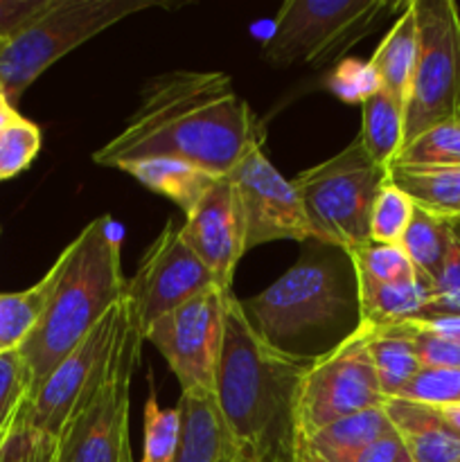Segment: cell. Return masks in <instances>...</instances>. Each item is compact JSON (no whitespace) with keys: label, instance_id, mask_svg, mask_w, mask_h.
<instances>
[{"label":"cell","instance_id":"cell-1","mask_svg":"<svg viewBox=\"0 0 460 462\" xmlns=\"http://www.w3.org/2000/svg\"><path fill=\"white\" fill-rule=\"evenodd\" d=\"M264 143V126L233 79L216 70H170L152 77L120 134L93 153L102 167L176 158L228 176Z\"/></svg>","mask_w":460,"mask_h":462},{"label":"cell","instance_id":"cell-2","mask_svg":"<svg viewBox=\"0 0 460 462\" xmlns=\"http://www.w3.org/2000/svg\"><path fill=\"white\" fill-rule=\"evenodd\" d=\"M314 356L262 337L235 293L225 296L215 397L233 440L264 462H291L293 402Z\"/></svg>","mask_w":460,"mask_h":462},{"label":"cell","instance_id":"cell-3","mask_svg":"<svg viewBox=\"0 0 460 462\" xmlns=\"http://www.w3.org/2000/svg\"><path fill=\"white\" fill-rule=\"evenodd\" d=\"M52 289L39 323L18 352L32 379V395L63 356L124 298L120 235L111 217L90 221L52 266Z\"/></svg>","mask_w":460,"mask_h":462},{"label":"cell","instance_id":"cell-4","mask_svg":"<svg viewBox=\"0 0 460 462\" xmlns=\"http://www.w3.org/2000/svg\"><path fill=\"white\" fill-rule=\"evenodd\" d=\"M161 0H52L43 14L0 45V95L16 104L23 90L52 63L95 39L115 23Z\"/></svg>","mask_w":460,"mask_h":462},{"label":"cell","instance_id":"cell-5","mask_svg":"<svg viewBox=\"0 0 460 462\" xmlns=\"http://www.w3.org/2000/svg\"><path fill=\"white\" fill-rule=\"evenodd\" d=\"M316 239L350 253L370 239L374 199L388 170L365 153L356 135L345 149L291 179Z\"/></svg>","mask_w":460,"mask_h":462},{"label":"cell","instance_id":"cell-6","mask_svg":"<svg viewBox=\"0 0 460 462\" xmlns=\"http://www.w3.org/2000/svg\"><path fill=\"white\" fill-rule=\"evenodd\" d=\"M404 5L397 0H287L275 14L262 57L273 66L336 61Z\"/></svg>","mask_w":460,"mask_h":462},{"label":"cell","instance_id":"cell-7","mask_svg":"<svg viewBox=\"0 0 460 462\" xmlns=\"http://www.w3.org/2000/svg\"><path fill=\"white\" fill-rule=\"evenodd\" d=\"M418 63L406 102L404 144L427 129L460 122V9L454 0H410Z\"/></svg>","mask_w":460,"mask_h":462},{"label":"cell","instance_id":"cell-8","mask_svg":"<svg viewBox=\"0 0 460 462\" xmlns=\"http://www.w3.org/2000/svg\"><path fill=\"white\" fill-rule=\"evenodd\" d=\"M143 343L144 337L129 320L102 386L59 433L52 462H133L129 442L131 379Z\"/></svg>","mask_w":460,"mask_h":462},{"label":"cell","instance_id":"cell-9","mask_svg":"<svg viewBox=\"0 0 460 462\" xmlns=\"http://www.w3.org/2000/svg\"><path fill=\"white\" fill-rule=\"evenodd\" d=\"M383 404L386 397L370 361L365 328L359 323L327 355L316 356L302 377L293 402V440Z\"/></svg>","mask_w":460,"mask_h":462},{"label":"cell","instance_id":"cell-10","mask_svg":"<svg viewBox=\"0 0 460 462\" xmlns=\"http://www.w3.org/2000/svg\"><path fill=\"white\" fill-rule=\"evenodd\" d=\"M129 320V305H126V298H122L63 356L61 364L48 374V379L41 383L27 404L25 420L32 429L57 440L72 415L102 386L113 352Z\"/></svg>","mask_w":460,"mask_h":462},{"label":"cell","instance_id":"cell-11","mask_svg":"<svg viewBox=\"0 0 460 462\" xmlns=\"http://www.w3.org/2000/svg\"><path fill=\"white\" fill-rule=\"evenodd\" d=\"M257 332L280 341L332 323L347 307L341 271L325 260H300L257 296L242 300Z\"/></svg>","mask_w":460,"mask_h":462},{"label":"cell","instance_id":"cell-12","mask_svg":"<svg viewBox=\"0 0 460 462\" xmlns=\"http://www.w3.org/2000/svg\"><path fill=\"white\" fill-rule=\"evenodd\" d=\"M225 296L228 293L212 284L153 320L144 332V341L161 352L179 379L180 393H215L216 364L224 341Z\"/></svg>","mask_w":460,"mask_h":462},{"label":"cell","instance_id":"cell-13","mask_svg":"<svg viewBox=\"0 0 460 462\" xmlns=\"http://www.w3.org/2000/svg\"><path fill=\"white\" fill-rule=\"evenodd\" d=\"M210 271L183 237V224L170 219L144 251L133 278L126 280V305L138 332L212 287ZM216 287V284H215Z\"/></svg>","mask_w":460,"mask_h":462},{"label":"cell","instance_id":"cell-14","mask_svg":"<svg viewBox=\"0 0 460 462\" xmlns=\"http://www.w3.org/2000/svg\"><path fill=\"white\" fill-rule=\"evenodd\" d=\"M237 188L246 224V253L269 242L316 239L300 194L291 179H284L264 149L248 152L228 174Z\"/></svg>","mask_w":460,"mask_h":462},{"label":"cell","instance_id":"cell-15","mask_svg":"<svg viewBox=\"0 0 460 462\" xmlns=\"http://www.w3.org/2000/svg\"><path fill=\"white\" fill-rule=\"evenodd\" d=\"M183 237L210 271L216 287L233 293L235 269L246 253V224L237 188L228 176H221L185 215Z\"/></svg>","mask_w":460,"mask_h":462},{"label":"cell","instance_id":"cell-16","mask_svg":"<svg viewBox=\"0 0 460 462\" xmlns=\"http://www.w3.org/2000/svg\"><path fill=\"white\" fill-rule=\"evenodd\" d=\"M180 436L174 462H228L237 442L221 415L215 393H180Z\"/></svg>","mask_w":460,"mask_h":462},{"label":"cell","instance_id":"cell-17","mask_svg":"<svg viewBox=\"0 0 460 462\" xmlns=\"http://www.w3.org/2000/svg\"><path fill=\"white\" fill-rule=\"evenodd\" d=\"M388 429L383 409L350 415L293 440L291 462H352Z\"/></svg>","mask_w":460,"mask_h":462},{"label":"cell","instance_id":"cell-18","mask_svg":"<svg viewBox=\"0 0 460 462\" xmlns=\"http://www.w3.org/2000/svg\"><path fill=\"white\" fill-rule=\"evenodd\" d=\"M383 413L413 462H460V438L446 429L431 406L395 397L386 400Z\"/></svg>","mask_w":460,"mask_h":462},{"label":"cell","instance_id":"cell-19","mask_svg":"<svg viewBox=\"0 0 460 462\" xmlns=\"http://www.w3.org/2000/svg\"><path fill=\"white\" fill-rule=\"evenodd\" d=\"M361 325L365 328V346H368L379 388L386 400H392L422 370L413 328L410 323L377 325V328L368 323Z\"/></svg>","mask_w":460,"mask_h":462},{"label":"cell","instance_id":"cell-20","mask_svg":"<svg viewBox=\"0 0 460 462\" xmlns=\"http://www.w3.org/2000/svg\"><path fill=\"white\" fill-rule=\"evenodd\" d=\"M368 61L379 75L383 93L391 95L406 111L415 63H418V18H415L413 3L404 5Z\"/></svg>","mask_w":460,"mask_h":462},{"label":"cell","instance_id":"cell-21","mask_svg":"<svg viewBox=\"0 0 460 462\" xmlns=\"http://www.w3.org/2000/svg\"><path fill=\"white\" fill-rule=\"evenodd\" d=\"M117 170L126 171L152 192L174 201L185 215L194 210L203 194L221 179L197 165H189L176 158H144V161L124 162Z\"/></svg>","mask_w":460,"mask_h":462},{"label":"cell","instance_id":"cell-22","mask_svg":"<svg viewBox=\"0 0 460 462\" xmlns=\"http://www.w3.org/2000/svg\"><path fill=\"white\" fill-rule=\"evenodd\" d=\"M356 300L361 314L359 323L374 325V328L427 320L431 311V280L418 273L410 280L359 289Z\"/></svg>","mask_w":460,"mask_h":462},{"label":"cell","instance_id":"cell-23","mask_svg":"<svg viewBox=\"0 0 460 462\" xmlns=\"http://www.w3.org/2000/svg\"><path fill=\"white\" fill-rule=\"evenodd\" d=\"M388 180L418 208L455 221L460 215V167H391Z\"/></svg>","mask_w":460,"mask_h":462},{"label":"cell","instance_id":"cell-24","mask_svg":"<svg viewBox=\"0 0 460 462\" xmlns=\"http://www.w3.org/2000/svg\"><path fill=\"white\" fill-rule=\"evenodd\" d=\"M361 106H363V126L359 134L361 144L379 167L391 170L395 158L404 149V106L383 90L374 93Z\"/></svg>","mask_w":460,"mask_h":462},{"label":"cell","instance_id":"cell-25","mask_svg":"<svg viewBox=\"0 0 460 462\" xmlns=\"http://www.w3.org/2000/svg\"><path fill=\"white\" fill-rule=\"evenodd\" d=\"M451 233H454V221L415 206L413 219H410L400 246L413 262L415 271L427 280H433L442 269Z\"/></svg>","mask_w":460,"mask_h":462},{"label":"cell","instance_id":"cell-26","mask_svg":"<svg viewBox=\"0 0 460 462\" xmlns=\"http://www.w3.org/2000/svg\"><path fill=\"white\" fill-rule=\"evenodd\" d=\"M52 289V275L48 273L25 291L0 293V355L18 350L39 323Z\"/></svg>","mask_w":460,"mask_h":462},{"label":"cell","instance_id":"cell-27","mask_svg":"<svg viewBox=\"0 0 460 462\" xmlns=\"http://www.w3.org/2000/svg\"><path fill=\"white\" fill-rule=\"evenodd\" d=\"M347 255L354 266L356 291L379 287V284L400 282V280H410L418 275L413 262L409 260L400 244H382L368 239L361 246L352 248Z\"/></svg>","mask_w":460,"mask_h":462},{"label":"cell","instance_id":"cell-28","mask_svg":"<svg viewBox=\"0 0 460 462\" xmlns=\"http://www.w3.org/2000/svg\"><path fill=\"white\" fill-rule=\"evenodd\" d=\"M391 167H460V122L427 129L404 144Z\"/></svg>","mask_w":460,"mask_h":462},{"label":"cell","instance_id":"cell-29","mask_svg":"<svg viewBox=\"0 0 460 462\" xmlns=\"http://www.w3.org/2000/svg\"><path fill=\"white\" fill-rule=\"evenodd\" d=\"M32 400V379L21 352L0 355V445L16 429Z\"/></svg>","mask_w":460,"mask_h":462},{"label":"cell","instance_id":"cell-30","mask_svg":"<svg viewBox=\"0 0 460 462\" xmlns=\"http://www.w3.org/2000/svg\"><path fill=\"white\" fill-rule=\"evenodd\" d=\"M415 203L400 188L386 180L374 199L370 217V239L382 244H400L413 219Z\"/></svg>","mask_w":460,"mask_h":462},{"label":"cell","instance_id":"cell-31","mask_svg":"<svg viewBox=\"0 0 460 462\" xmlns=\"http://www.w3.org/2000/svg\"><path fill=\"white\" fill-rule=\"evenodd\" d=\"M180 436V411L162 409L156 397L144 404V449L140 462H174Z\"/></svg>","mask_w":460,"mask_h":462},{"label":"cell","instance_id":"cell-32","mask_svg":"<svg viewBox=\"0 0 460 462\" xmlns=\"http://www.w3.org/2000/svg\"><path fill=\"white\" fill-rule=\"evenodd\" d=\"M41 149V131L34 122L18 116L0 131V180L14 179L32 165Z\"/></svg>","mask_w":460,"mask_h":462},{"label":"cell","instance_id":"cell-33","mask_svg":"<svg viewBox=\"0 0 460 462\" xmlns=\"http://www.w3.org/2000/svg\"><path fill=\"white\" fill-rule=\"evenodd\" d=\"M395 400V397H392ZM397 400L415 402L424 406L460 404V370L455 368H422Z\"/></svg>","mask_w":460,"mask_h":462},{"label":"cell","instance_id":"cell-34","mask_svg":"<svg viewBox=\"0 0 460 462\" xmlns=\"http://www.w3.org/2000/svg\"><path fill=\"white\" fill-rule=\"evenodd\" d=\"M325 84L334 97L345 104H363L382 90V81L374 68L370 66V61H361V59L338 61Z\"/></svg>","mask_w":460,"mask_h":462},{"label":"cell","instance_id":"cell-35","mask_svg":"<svg viewBox=\"0 0 460 462\" xmlns=\"http://www.w3.org/2000/svg\"><path fill=\"white\" fill-rule=\"evenodd\" d=\"M437 316H460V235L455 230L451 233L442 269L431 280L428 319Z\"/></svg>","mask_w":460,"mask_h":462},{"label":"cell","instance_id":"cell-36","mask_svg":"<svg viewBox=\"0 0 460 462\" xmlns=\"http://www.w3.org/2000/svg\"><path fill=\"white\" fill-rule=\"evenodd\" d=\"M57 440L30 427L23 413L7 440L0 445V462H52Z\"/></svg>","mask_w":460,"mask_h":462},{"label":"cell","instance_id":"cell-37","mask_svg":"<svg viewBox=\"0 0 460 462\" xmlns=\"http://www.w3.org/2000/svg\"><path fill=\"white\" fill-rule=\"evenodd\" d=\"M415 337V347H418L422 368H455L460 370V341L455 338L437 337V334L427 332L418 323H410Z\"/></svg>","mask_w":460,"mask_h":462},{"label":"cell","instance_id":"cell-38","mask_svg":"<svg viewBox=\"0 0 460 462\" xmlns=\"http://www.w3.org/2000/svg\"><path fill=\"white\" fill-rule=\"evenodd\" d=\"M50 5L52 0H0V41L12 39Z\"/></svg>","mask_w":460,"mask_h":462},{"label":"cell","instance_id":"cell-39","mask_svg":"<svg viewBox=\"0 0 460 462\" xmlns=\"http://www.w3.org/2000/svg\"><path fill=\"white\" fill-rule=\"evenodd\" d=\"M401 454H404V445H401L400 433L391 424L386 433H382L373 445L365 447L352 462H395Z\"/></svg>","mask_w":460,"mask_h":462},{"label":"cell","instance_id":"cell-40","mask_svg":"<svg viewBox=\"0 0 460 462\" xmlns=\"http://www.w3.org/2000/svg\"><path fill=\"white\" fill-rule=\"evenodd\" d=\"M413 323H418L419 328L427 329V332L437 334V337L460 341V316H437V319L413 320Z\"/></svg>","mask_w":460,"mask_h":462},{"label":"cell","instance_id":"cell-41","mask_svg":"<svg viewBox=\"0 0 460 462\" xmlns=\"http://www.w3.org/2000/svg\"><path fill=\"white\" fill-rule=\"evenodd\" d=\"M433 411L437 413V418L446 424L454 436L460 438V404H451V406H431Z\"/></svg>","mask_w":460,"mask_h":462},{"label":"cell","instance_id":"cell-42","mask_svg":"<svg viewBox=\"0 0 460 462\" xmlns=\"http://www.w3.org/2000/svg\"><path fill=\"white\" fill-rule=\"evenodd\" d=\"M18 116H21V113L16 111V106H14L5 95H0V131H3L9 122L16 120Z\"/></svg>","mask_w":460,"mask_h":462},{"label":"cell","instance_id":"cell-43","mask_svg":"<svg viewBox=\"0 0 460 462\" xmlns=\"http://www.w3.org/2000/svg\"><path fill=\"white\" fill-rule=\"evenodd\" d=\"M228 462H264L262 458H257V456H253L251 451L242 449V447L237 445V449L233 451V456H230Z\"/></svg>","mask_w":460,"mask_h":462},{"label":"cell","instance_id":"cell-44","mask_svg":"<svg viewBox=\"0 0 460 462\" xmlns=\"http://www.w3.org/2000/svg\"><path fill=\"white\" fill-rule=\"evenodd\" d=\"M395 462H413V460H410V458H409V454H406V451H404V454H401L400 458H397Z\"/></svg>","mask_w":460,"mask_h":462},{"label":"cell","instance_id":"cell-45","mask_svg":"<svg viewBox=\"0 0 460 462\" xmlns=\"http://www.w3.org/2000/svg\"><path fill=\"white\" fill-rule=\"evenodd\" d=\"M5 43V41H0V45H3Z\"/></svg>","mask_w":460,"mask_h":462},{"label":"cell","instance_id":"cell-46","mask_svg":"<svg viewBox=\"0 0 460 462\" xmlns=\"http://www.w3.org/2000/svg\"><path fill=\"white\" fill-rule=\"evenodd\" d=\"M458 219H460V215H458ZM458 219H455V221H458Z\"/></svg>","mask_w":460,"mask_h":462}]
</instances>
